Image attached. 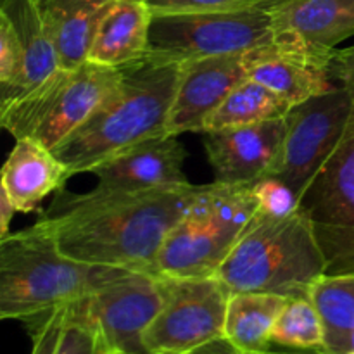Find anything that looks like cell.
Wrapping results in <instances>:
<instances>
[{
  "mask_svg": "<svg viewBox=\"0 0 354 354\" xmlns=\"http://www.w3.org/2000/svg\"><path fill=\"white\" fill-rule=\"evenodd\" d=\"M116 0H37L61 68L73 69L88 61L104 17Z\"/></svg>",
  "mask_w": 354,
  "mask_h": 354,
  "instance_id": "ac0fdd59",
  "label": "cell"
},
{
  "mask_svg": "<svg viewBox=\"0 0 354 354\" xmlns=\"http://www.w3.org/2000/svg\"><path fill=\"white\" fill-rule=\"evenodd\" d=\"M180 68L182 62L147 55L121 69L118 85L54 149L55 156L73 175L92 173L127 149L168 135Z\"/></svg>",
  "mask_w": 354,
  "mask_h": 354,
  "instance_id": "7a4b0ae2",
  "label": "cell"
},
{
  "mask_svg": "<svg viewBox=\"0 0 354 354\" xmlns=\"http://www.w3.org/2000/svg\"><path fill=\"white\" fill-rule=\"evenodd\" d=\"M292 106V102L270 86L263 85L258 80L248 78L232 90L223 104L211 114L204 124L203 133L286 118Z\"/></svg>",
  "mask_w": 354,
  "mask_h": 354,
  "instance_id": "603a6c76",
  "label": "cell"
},
{
  "mask_svg": "<svg viewBox=\"0 0 354 354\" xmlns=\"http://www.w3.org/2000/svg\"><path fill=\"white\" fill-rule=\"evenodd\" d=\"M185 354H248L242 349H239L234 342L228 341L227 337H218L214 341L206 342V344L199 346V348L192 349V351Z\"/></svg>",
  "mask_w": 354,
  "mask_h": 354,
  "instance_id": "4dcf8cb0",
  "label": "cell"
},
{
  "mask_svg": "<svg viewBox=\"0 0 354 354\" xmlns=\"http://www.w3.org/2000/svg\"><path fill=\"white\" fill-rule=\"evenodd\" d=\"M258 213L251 185H204L196 203L175 225L158 258V275L211 277Z\"/></svg>",
  "mask_w": 354,
  "mask_h": 354,
  "instance_id": "5b68a950",
  "label": "cell"
},
{
  "mask_svg": "<svg viewBox=\"0 0 354 354\" xmlns=\"http://www.w3.org/2000/svg\"><path fill=\"white\" fill-rule=\"evenodd\" d=\"M327 275L310 216L301 207L286 218L254 214L216 277L235 292H265L311 297L315 283Z\"/></svg>",
  "mask_w": 354,
  "mask_h": 354,
  "instance_id": "277c9868",
  "label": "cell"
},
{
  "mask_svg": "<svg viewBox=\"0 0 354 354\" xmlns=\"http://www.w3.org/2000/svg\"><path fill=\"white\" fill-rule=\"evenodd\" d=\"M0 16L9 19L23 48V85L17 93L23 95L61 68L57 50L41 19L37 0H0Z\"/></svg>",
  "mask_w": 354,
  "mask_h": 354,
  "instance_id": "ffe728a7",
  "label": "cell"
},
{
  "mask_svg": "<svg viewBox=\"0 0 354 354\" xmlns=\"http://www.w3.org/2000/svg\"><path fill=\"white\" fill-rule=\"evenodd\" d=\"M162 306L144 334L149 354H185L223 337L230 290L211 277L159 275Z\"/></svg>",
  "mask_w": 354,
  "mask_h": 354,
  "instance_id": "ba28073f",
  "label": "cell"
},
{
  "mask_svg": "<svg viewBox=\"0 0 354 354\" xmlns=\"http://www.w3.org/2000/svg\"><path fill=\"white\" fill-rule=\"evenodd\" d=\"M273 0L245 9L152 14L149 55L185 62L211 55L245 54L275 40Z\"/></svg>",
  "mask_w": 354,
  "mask_h": 354,
  "instance_id": "52a82bcc",
  "label": "cell"
},
{
  "mask_svg": "<svg viewBox=\"0 0 354 354\" xmlns=\"http://www.w3.org/2000/svg\"><path fill=\"white\" fill-rule=\"evenodd\" d=\"M162 306L159 275L114 270L85 297V310L111 354H149L144 334Z\"/></svg>",
  "mask_w": 354,
  "mask_h": 354,
  "instance_id": "8fae6325",
  "label": "cell"
},
{
  "mask_svg": "<svg viewBox=\"0 0 354 354\" xmlns=\"http://www.w3.org/2000/svg\"><path fill=\"white\" fill-rule=\"evenodd\" d=\"M275 35L334 52L354 37V0H273Z\"/></svg>",
  "mask_w": 354,
  "mask_h": 354,
  "instance_id": "2e32d148",
  "label": "cell"
},
{
  "mask_svg": "<svg viewBox=\"0 0 354 354\" xmlns=\"http://www.w3.org/2000/svg\"><path fill=\"white\" fill-rule=\"evenodd\" d=\"M286 118L207 131L204 138L214 182L225 185H251L275 168L286 138Z\"/></svg>",
  "mask_w": 354,
  "mask_h": 354,
  "instance_id": "5bb4252c",
  "label": "cell"
},
{
  "mask_svg": "<svg viewBox=\"0 0 354 354\" xmlns=\"http://www.w3.org/2000/svg\"><path fill=\"white\" fill-rule=\"evenodd\" d=\"M272 342L294 349H324L325 325L311 297L287 301L272 330Z\"/></svg>",
  "mask_w": 354,
  "mask_h": 354,
  "instance_id": "cb8c5ba5",
  "label": "cell"
},
{
  "mask_svg": "<svg viewBox=\"0 0 354 354\" xmlns=\"http://www.w3.org/2000/svg\"><path fill=\"white\" fill-rule=\"evenodd\" d=\"M55 354H111L85 310V297L69 304Z\"/></svg>",
  "mask_w": 354,
  "mask_h": 354,
  "instance_id": "d4e9b609",
  "label": "cell"
},
{
  "mask_svg": "<svg viewBox=\"0 0 354 354\" xmlns=\"http://www.w3.org/2000/svg\"><path fill=\"white\" fill-rule=\"evenodd\" d=\"M248 78L244 54L211 55L182 62L178 88L168 120V135L203 133L211 114Z\"/></svg>",
  "mask_w": 354,
  "mask_h": 354,
  "instance_id": "4fadbf2b",
  "label": "cell"
},
{
  "mask_svg": "<svg viewBox=\"0 0 354 354\" xmlns=\"http://www.w3.org/2000/svg\"><path fill=\"white\" fill-rule=\"evenodd\" d=\"M114 270L68 258L35 221L0 239V318L33 330L55 310L90 296Z\"/></svg>",
  "mask_w": 354,
  "mask_h": 354,
  "instance_id": "3957f363",
  "label": "cell"
},
{
  "mask_svg": "<svg viewBox=\"0 0 354 354\" xmlns=\"http://www.w3.org/2000/svg\"><path fill=\"white\" fill-rule=\"evenodd\" d=\"M353 107L354 92L341 85L292 106L286 116L282 151L268 176L286 182L301 199L315 175L337 149Z\"/></svg>",
  "mask_w": 354,
  "mask_h": 354,
  "instance_id": "30bf717a",
  "label": "cell"
},
{
  "mask_svg": "<svg viewBox=\"0 0 354 354\" xmlns=\"http://www.w3.org/2000/svg\"><path fill=\"white\" fill-rule=\"evenodd\" d=\"M348 354H354V351H351V353H348Z\"/></svg>",
  "mask_w": 354,
  "mask_h": 354,
  "instance_id": "d6a6232c",
  "label": "cell"
},
{
  "mask_svg": "<svg viewBox=\"0 0 354 354\" xmlns=\"http://www.w3.org/2000/svg\"><path fill=\"white\" fill-rule=\"evenodd\" d=\"M152 10L145 0H116L100 24L88 61L123 69L149 55Z\"/></svg>",
  "mask_w": 354,
  "mask_h": 354,
  "instance_id": "d6986e66",
  "label": "cell"
},
{
  "mask_svg": "<svg viewBox=\"0 0 354 354\" xmlns=\"http://www.w3.org/2000/svg\"><path fill=\"white\" fill-rule=\"evenodd\" d=\"M335 85L346 86L354 92V45L348 48H337L330 68Z\"/></svg>",
  "mask_w": 354,
  "mask_h": 354,
  "instance_id": "f546056e",
  "label": "cell"
},
{
  "mask_svg": "<svg viewBox=\"0 0 354 354\" xmlns=\"http://www.w3.org/2000/svg\"><path fill=\"white\" fill-rule=\"evenodd\" d=\"M14 213H17V209L14 207L12 201L9 199L6 190L0 189V239L7 237L10 234L9 225L12 221Z\"/></svg>",
  "mask_w": 354,
  "mask_h": 354,
  "instance_id": "1f68e13d",
  "label": "cell"
},
{
  "mask_svg": "<svg viewBox=\"0 0 354 354\" xmlns=\"http://www.w3.org/2000/svg\"><path fill=\"white\" fill-rule=\"evenodd\" d=\"M327 275H354V107L334 154L301 196Z\"/></svg>",
  "mask_w": 354,
  "mask_h": 354,
  "instance_id": "9c48e42d",
  "label": "cell"
},
{
  "mask_svg": "<svg viewBox=\"0 0 354 354\" xmlns=\"http://www.w3.org/2000/svg\"><path fill=\"white\" fill-rule=\"evenodd\" d=\"M24 55L9 19L0 16V102L12 99L23 85Z\"/></svg>",
  "mask_w": 354,
  "mask_h": 354,
  "instance_id": "484cf974",
  "label": "cell"
},
{
  "mask_svg": "<svg viewBox=\"0 0 354 354\" xmlns=\"http://www.w3.org/2000/svg\"><path fill=\"white\" fill-rule=\"evenodd\" d=\"M335 52L318 50L275 35L272 44L245 52L244 57L249 78L258 80L296 106L334 88L330 68Z\"/></svg>",
  "mask_w": 354,
  "mask_h": 354,
  "instance_id": "7c38bea8",
  "label": "cell"
},
{
  "mask_svg": "<svg viewBox=\"0 0 354 354\" xmlns=\"http://www.w3.org/2000/svg\"><path fill=\"white\" fill-rule=\"evenodd\" d=\"M325 325L324 351H354V275H324L311 289Z\"/></svg>",
  "mask_w": 354,
  "mask_h": 354,
  "instance_id": "7402d4cb",
  "label": "cell"
},
{
  "mask_svg": "<svg viewBox=\"0 0 354 354\" xmlns=\"http://www.w3.org/2000/svg\"><path fill=\"white\" fill-rule=\"evenodd\" d=\"M287 297L265 292L230 294L223 337L244 353H256L272 346V330Z\"/></svg>",
  "mask_w": 354,
  "mask_h": 354,
  "instance_id": "44dd1931",
  "label": "cell"
},
{
  "mask_svg": "<svg viewBox=\"0 0 354 354\" xmlns=\"http://www.w3.org/2000/svg\"><path fill=\"white\" fill-rule=\"evenodd\" d=\"M71 176L52 149L33 138H16L3 162L0 189L6 190L17 213H31L45 197L64 189Z\"/></svg>",
  "mask_w": 354,
  "mask_h": 354,
  "instance_id": "e0dca14e",
  "label": "cell"
},
{
  "mask_svg": "<svg viewBox=\"0 0 354 354\" xmlns=\"http://www.w3.org/2000/svg\"><path fill=\"white\" fill-rule=\"evenodd\" d=\"M121 69L83 62L59 68L40 85L0 104V124L14 138H33L54 151L118 85Z\"/></svg>",
  "mask_w": 354,
  "mask_h": 354,
  "instance_id": "8992f818",
  "label": "cell"
},
{
  "mask_svg": "<svg viewBox=\"0 0 354 354\" xmlns=\"http://www.w3.org/2000/svg\"><path fill=\"white\" fill-rule=\"evenodd\" d=\"M258 211L275 218H286L301 209V199L296 190L275 176H265L252 183Z\"/></svg>",
  "mask_w": 354,
  "mask_h": 354,
  "instance_id": "4316f807",
  "label": "cell"
},
{
  "mask_svg": "<svg viewBox=\"0 0 354 354\" xmlns=\"http://www.w3.org/2000/svg\"><path fill=\"white\" fill-rule=\"evenodd\" d=\"M204 185L147 190H59L40 221L59 251L80 263L158 275L169 232L196 203Z\"/></svg>",
  "mask_w": 354,
  "mask_h": 354,
  "instance_id": "6da1fadb",
  "label": "cell"
},
{
  "mask_svg": "<svg viewBox=\"0 0 354 354\" xmlns=\"http://www.w3.org/2000/svg\"><path fill=\"white\" fill-rule=\"evenodd\" d=\"M66 310L68 306L55 310L44 324L33 328L31 337H33V349L31 354H55L59 346V339H61L62 327H64L66 320Z\"/></svg>",
  "mask_w": 354,
  "mask_h": 354,
  "instance_id": "f1b7e54d",
  "label": "cell"
},
{
  "mask_svg": "<svg viewBox=\"0 0 354 354\" xmlns=\"http://www.w3.org/2000/svg\"><path fill=\"white\" fill-rule=\"evenodd\" d=\"M187 152L175 135L151 138L127 149L93 169L99 190H147L187 185Z\"/></svg>",
  "mask_w": 354,
  "mask_h": 354,
  "instance_id": "9a60e30c",
  "label": "cell"
},
{
  "mask_svg": "<svg viewBox=\"0 0 354 354\" xmlns=\"http://www.w3.org/2000/svg\"><path fill=\"white\" fill-rule=\"evenodd\" d=\"M152 14H194L245 9L270 0H145Z\"/></svg>",
  "mask_w": 354,
  "mask_h": 354,
  "instance_id": "83f0119b",
  "label": "cell"
}]
</instances>
